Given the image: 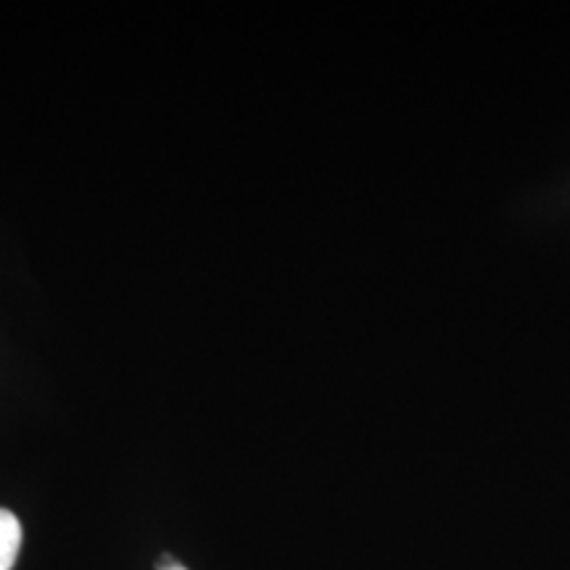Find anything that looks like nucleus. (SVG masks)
<instances>
[{
  "label": "nucleus",
  "instance_id": "nucleus-1",
  "mask_svg": "<svg viewBox=\"0 0 570 570\" xmlns=\"http://www.w3.org/2000/svg\"><path fill=\"white\" fill-rule=\"evenodd\" d=\"M21 550V523L11 510L0 508V570L17 566Z\"/></svg>",
  "mask_w": 570,
  "mask_h": 570
},
{
  "label": "nucleus",
  "instance_id": "nucleus-2",
  "mask_svg": "<svg viewBox=\"0 0 570 570\" xmlns=\"http://www.w3.org/2000/svg\"><path fill=\"white\" fill-rule=\"evenodd\" d=\"M161 570H188V568H183V566H177V562H169L167 568H161Z\"/></svg>",
  "mask_w": 570,
  "mask_h": 570
}]
</instances>
